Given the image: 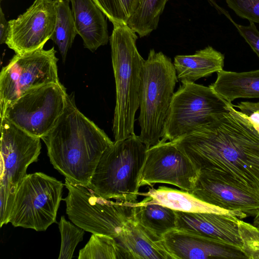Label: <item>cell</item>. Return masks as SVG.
I'll use <instances>...</instances> for the list:
<instances>
[{"label": "cell", "instance_id": "cell-1", "mask_svg": "<svg viewBox=\"0 0 259 259\" xmlns=\"http://www.w3.org/2000/svg\"><path fill=\"white\" fill-rule=\"evenodd\" d=\"M171 142L199 170L215 172L259 192V133L234 105Z\"/></svg>", "mask_w": 259, "mask_h": 259}, {"label": "cell", "instance_id": "cell-2", "mask_svg": "<svg viewBox=\"0 0 259 259\" xmlns=\"http://www.w3.org/2000/svg\"><path fill=\"white\" fill-rule=\"evenodd\" d=\"M41 139L54 168L71 182L87 186L103 152L114 142L77 108L70 95L56 124Z\"/></svg>", "mask_w": 259, "mask_h": 259}, {"label": "cell", "instance_id": "cell-3", "mask_svg": "<svg viewBox=\"0 0 259 259\" xmlns=\"http://www.w3.org/2000/svg\"><path fill=\"white\" fill-rule=\"evenodd\" d=\"M137 39L136 32L127 24L113 25L109 40L116 88L112 126L115 141L135 133V115L139 108L141 74L145 60L138 51Z\"/></svg>", "mask_w": 259, "mask_h": 259}, {"label": "cell", "instance_id": "cell-4", "mask_svg": "<svg viewBox=\"0 0 259 259\" xmlns=\"http://www.w3.org/2000/svg\"><path fill=\"white\" fill-rule=\"evenodd\" d=\"M147 149L135 133L114 141L103 152L88 186L106 199L137 202Z\"/></svg>", "mask_w": 259, "mask_h": 259}, {"label": "cell", "instance_id": "cell-5", "mask_svg": "<svg viewBox=\"0 0 259 259\" xmlns=\"http://www.w3.org/2000/svg\"><path fill=\"white\" fill-rule=\"evenodd\" d=\"M178 81L170 58L151 49L145 60L139 92L141 133L139 138L148 149L158 144Z\"/></svg>", "mask_w": 259, "mask_h": 259}, {"label": "cell", "instance_id": "cell-6", "mask_svg": "<svg viewBox=\"0 0 259 259\" xmlns=\"http://www.w3.org/2000/svg\"><path fill=\"white\" fill-rule=\"evenodd\" d=\"M68 195L63 199L68 218L77 226L92 234L116 238L134 220L135 202L106 199L89 186L65 178Z\"/></svg>", "mask_w": 259, "mask_h": 259}, {"label": "cell", "instance_id": "cell-7", "mask_svg": "<svg viewBox=\"0 0 259 259\" xmlns=\"http://www.w3.org/2000/svg\"><path fill=\"white\" fill-rule=\"evenodd\" d=\"M0 226L9 223L16 192L28 166L38 160L40 138L1 118Z\"/></svg>", "mask_w": 259, "mask_h": 259}, {"label": "cell", "instance_id": "cell-8", "mask_svg": "<svg viewBox=\"0 0 259 259\" xmlns=\"http://www.w3.org/2000/svg\"><path fill=\"white\" fill-rule=\"evenodd\" d=\"M174 93L160 142L172 141L211 121L233 105L209 86L184 81Z\"/></svg>", "mask_w": 259, "mask_h": 259}, {"label": "cell", "instance_id": "cell-9", "mask_svg": "<svg viewBox=\"0 0 259 259\" xmlns=\"http://www.w3.org/2000/svg\"><path fill=\"white\" fill-rule=\"evenodd\" d=\"M63 186L41 172L27 174L16 192L9 222L14 227L46 231L56 222Z\"/></svg>", "mask_w": 259, "mask_h": 259}, {"label": "cell", "instance_id": "cell-10", "mask_svg": "<svg viewBox=\"0 0 259 259\" xmlns=\"http://www.w3.org/2000/svg\"><path fill=\"white\" fill-rule=\"evenodd\" d=\"M56 51L40 49L16 54L0 73V117L7 107L29 90L59 82Z\"/></svg>", "mask_w": 259, "mask_h": 259}, {"label": "cell", "instance_id": "cell-11", "mask_svg": "<svg viewBox=\"0 0 259 259\" xmlns=\"http://www.w3.org/2000/svg\"><path fill=\"white\" fill-rule=\"evenodd\" d=\"M68 94L60 82L32 89L9 106L5 117L27 133L40 139L55 126L66 105Z\"/></svg>", "mask_w": 259, "mask_h": 259}, {"label": "cell", "instance_id": "cell-12", "mask_svg": "<svg viewBox=\"0 0 259 259\" xmlns=\"http://www.w3.org/2000/svg\"><path fill=\"white\" fill-rule=\"evenodd\" d=\"M199 172L189 157L174 143L159 142L146 151L139 186L168 184L191 192Z\"/></svg>", "mask_w": 259, "mask_h": 259}, {"label": "cell", "instance_id": "cell-13", "mask_svg": "<svg viewBox=\"0 0 259 259\" xmlns=\"http://www.w3.org/2000/svg\"><path fill=\"white\" fill-rule=\"evenodd\" d=\"M56 16L54 0H35L24 13L8 21L5 44L18 54L42 49L53 34Z\"/></svg>", "mask_w": 259, "mask_h": 259}, {"label": "cell", "instance_id": "cell-14", "mask_svg": "<svg viewBox=\"0 0 259 259\" xmlns=\"http://www.w3.org/2000/svg\"><path fill=\"white\" fill-rule=\"evenodd\" d=\"M195 197L223 209L240 211L247 217L259 211V192L215 172L201 169L193 191Z\"/></svg>", "mask_w": 259, "mask_h": 259}, {"label": "cell", "instance_id": "cell-15", "mask_svg": "<svg viewBox=\"0 0 259 259\" xmlns=\"http://www.w3.org/2000/svg\"><path fill=\"white\" fill-rule=\"evenodd\" d=\"M176 212L177 229L198 234L221 245L241 251L238 227L240 219L237 217L213 212Z\"/></svg>", "mask_w": 259, "mask_h": 259}, {"label": "cell", "instance_id": "cell-16", "mask_svg": "<svg viewBox=\"0 0 259 259\" xmlns=\"http://www.w3.org/2000/svg\"><path fill=\"white\" fill-rule=\"evenodd\" d=\"M162 241L174 259L246 258L239 250L182 229L167 232Z\"/></svg>", "mask_w": 259, "mask_h": 259}, {"label": "cell", "instance_id": "cell-17", "mask_svg": "<svg viewBox=\"0 0 259 259\" xmlns=\"http://www.w3.org/2000/svg\"><path fill=\"white\" fill-rule=\"evenodd\" d=\"M115 239L123 259H174L162 240L152 236L135 219Z\"/></svg>", "mask_w": 259, "mask_h": 259}, {"label": "cell", "instance_id": "cell-18", "mask_svg": "<svg viewBox=\"0 0 259 259\" xmlns=\"http://www.w3.org/2000/svg\"><path fill=\"white\" fill-rule=\"evenodd\" d=\"M72 7L76 32L84 48L95 52L109 40L104 14L93 0H69Z\"/></svg>", "mask_w": 259, "mask_h": 259}, {"label": "cell", "instance_id": "cell-19", "mask_svg": "<svg viewBox=\"0 0 259 259\" xmlns=\"http://www.w3.org/2000/svg\"><path fill=\"white\" fill-rule=\"evenodd\" d=\"M140 195L148 196L151 202L161 204L175 211L187 212H213L235 216L240 219L247 215L240 211L229 210L204 202L191 192L165 186L149 188Z\"/></svg>", "mask_w": 259, "mask_h": 259}, {"label": "cell", "instance_id": "cell-20", "mask_svg": "<svg viewBox=\"0 0 259 259\" xmlns=\"http://www.w3.org/2000/svg\"><path fill=\"white\" fill-rule=\"evenodd\" d=\"M224 55L211 46L189 55H177L174 65L178 80L194 82L223 70Z\"/></svg>", "mask_w": 259, "mask_h": 259}, {"label": "cell", "instance_id": "cell-21", "mask_svg": "<svg viewBox=\"0 0 259 259\" xmlns=\"http://www.w3.org/2000/svg\"><path fill=\"white\" fill-rule=\"evenodd\" d=\"M209 87L230 104L239 98H259V69L242 72L222 70Z\"/></svg>", "mask_w": 259, "mask_h": 259}, {"label": "cell", "instance_id": "cell-22", "mask_svg": "<svg viewBox=\"0 0 259 259\" xmlns=\"http://www.w3.org/2000/svg\"><path fill=\"white\" fill-rule=\"evenodd\" d=\"M134 219L159 240H162L167 232L177 228L176 211L151 202L148 196L138 202L135 208Z\"/></svg>", "mask_w": 259, "mask_h": 259}, {"label": "cell", "instance_id": "cell-23", "mask_svg": "<svg viewBox=\"0 0 259 259\" xmlns=\"http://www.w3.org/2000/svg\"><path fill=\"white\" fill-rule=\"evenodd\" d=\"M57 12L56 21L51 39L58 46L63 62L77 34L69 0H54Z\"/></svg>", "mask_w": 259, "mask_h": 259}, {"label": "cell", "instance_id": "cell-24", "mask_svg": "<svg viewBox=\"0 0 259 259\" xmlns=\"http://www.w3.org/2000/svg\"><path fill=\"white\" fill-rule=\"evenodd\" d=\"M167 0H141L127 25L140 37L149 35L157 27L160 16Z\"/></svg>", "mask_w": 259, "mask_h": 259}, {"label": "cell", "instance_id": "cell-25", "mask_svg": "<svg viewBox=\"0 0 259 259\" xmlns=\"http://www.w3.org/2000/svg\"><path fill=\"white\" fill-rule=\"evenodd\" d=\"M78 259H123L116 239L110 236L93 234L79 252Z\"/></svg>", "mask_w": 259, "mask_h": 259}, {"label": "cell", "instance_id": "cell-26", "mask_svg": "<svg viewBox=\"0 0 259 259\" xmlns=\"http://www.w3.org/2000/svg\"><path fill=\"white\" fill-rule=\"evenodd\" d=\"M113 25L127 24L141 0H93Z\"/></svg>", "mask_w": 259, "mask_h": 259}, {"label": "cell", "instance_id": "cell-27", "mask_svg": "<svg viewBox=\"0 0 259 259\" xmlns=\"http://www.w3.org/2000/svg\"><path fill=\"white\" fill-rule=\"evenodd\" d=\"M61 236L59 259H71L77 245L83 239L85 231L67 221L62 215L58 224Z\"/></svg>", "mask_w": 259, "mask_h": 259}, {"label": "cell", "instance_id": "cell-28", "mask_svg": "<svg viewBox=\"0 0 259 259\" xmlns=\"http://www.w3.org/2000/svg\"><path fill=\"white\" fill-rule=\"evenodd\" d=\"M238 227L242 252L246 258L259 259V228L240 219Z\"/></svg>", "mask_w": 259, "mask_h": 259}, {"label": "cell", "instance_id": "cell-29", "mask_svg": "<svg viewBox=\"0 0 259 259\" xmlns=\"http://www.w3.org/2000/svg\"><path fill=\"white\" fill-rule=\"evenodd\" d=\"M238 16L250 22L259 23V0H225Z\"/></svg>", "mask_w": 259, "mask_h": 259}, {"label": "cell", "instance_id": "cell-30", "mask_svg": "<svg viewBox=\"0 0 259 259\" xmlns=\"http://www.w3.org/2000/svg\"><path fill=\"white\" fill-rule=\"evenodd\" d=\"M233 23L240 34L259 58V31L255 23L250 22L247 26L239 25L234 22Z\"/></svg>", "mask_w": 259, "mask_h": 259}, {"label": "cell", "instance_id": "cell-31", "mask_svg": "<svg viewBox=\"0 0 259 259\" xmlns=\"http://www.w3.org/2000/svg\"><path fill=\"white\" fill-rule=\"evenodd\" d=\"M234 107L238 108L239 111L244 114H248L254 111L259 112V102L242 101L237 105H234Z\"/></svg>", "mask_w": 259, "mask_h": 259}, {"label": "cell", "instance_id": "cell-32", "mask_svg": "<svg viewBox=\"0 0 259 259\" xmlns=\"http://www.w3.org/2000/svg\"><path fill=\"white\" fill-rule=\"evenodd\" d=\"M9 31V22L5 18L2 7L0 8V44H5Z\"/></svg>", "mask_w": 259, "mask_h": 259}, {"label": "cell", "instance_id": "cell-33", "mask_svg": "<svg viewBox=\"0 0 259 259\" xmlns=\"http://www.w3.org/2000/svg\"><path fill=\"white\" fill-rule=\"evenodd\" d=\"M244 115L259 133V112L254 111Z\"/></svg>", "mask_w": 259, "mask_h": 259}, {"label": "cell", "instance_id": "cell-34", "mask_svg": "<svg viewBox=\"0 0 259 259\" xmlns=\"http://www.w3.org/2000/svg\"><path fill=\"white\" fill-rule=\"evenodd\" d=\"M253 225L259 228V211L254 217Z\"/></svg>", "mask_w": 259, "mask_h": 259}]
</instances>
